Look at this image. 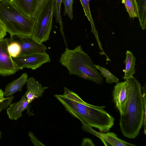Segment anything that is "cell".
Segmentation results:
<instances>
[{
	"label": "cell",
	"mask_w": 146,
	"mask_h": 146,
	"mask_svg": "<svg viewBox=\"0 0 146 146\" xmlns=\"http://www.w3.org/2000/svg\"><path fill=\"white\" fill-rule=\"evenodd\" d=\"M127 81V98L123 114L120 115V131L125 137L134 139L143 125L146 134V115L144 110L141 84L133 77Z\"/></svg>",
	"instance_id": "1"
},
{
	"label": "cell",
	"mask_w": 146,
	"mask_h": 146,
	"mask_svg": "<svg viewBox=\"0 0 146 146\" xmlns=\"http://www.w3.org/2000/svg\"><path fill=\"white\" fill-rule=\"evenodd\" d=\"M80 45L72 50L67 48L61 54L60 63L65 67L70 75L74 74L98 84L102 83L103 78L92 59Z\"/></svg>",
	"instance_id": "2"
},
{
	"label": "cell",
	"mask_w": 146,
	"mask_h": 146,
	"mask_svg": "<svg viewBox=\"0 0 146 146\" xmlns=\"http://www.w3.org/2000/svg\"><path fill=\"white\" fill-rule=\"evenodd\" d=\"M0 20L10 37L15 35L31 36L35 20L19 10L10 0L0 1Z\"/></svg>",
	"instance_id": "3"
},
{
	"label": "cell",
	"mask_w": 146,
	"mask_h": 146,
	"mask_svg": "<svg viewBox=\"0 0 146 146\" xmlns=\"http://www.w3.org/2000/svg\"><path fill=\"white\" fill-rule=\"evenodd\" d=\"M59 96L62 99L60 102L66 110L73 116L79 119L91 127L98 129L104 132H108L114 124L115 119L104 108V106L94 105L88 110L77 108L66 98Z\"/></svg>",
	"instance_id": "4"
},
{
	"label": "cell",
	"mask_w": 146,
	"mask_h": 146,
	"mask_svg": "<svg viewBox=\"0 0 146 146\" xmlns=\"http://www.w3.org/2000/svg\"><path fill=\"white\" fill-rule=\"evenodd\" d=\"M54 0H49L35 22L32 37L40 43L48 40L52 27Z\"/></svg>",
	"instance_id": "5"
},
{
	"label": "cell",
	"mask_w": 146,
	"mask_h": 146,
	"mask_svg": "<svg viewBox=\"0 0 146 146\" xmlns=\"http://www.w3.org/2000/svg\"><path fill=\"white\" fill-rule=\"evenodd\" d=\"M9 39L0 40V75L6 76L15 73L19 70L8 50Z\"/></svg>",
	"instance_id": "6"
},
{
	"label": "cell",
	"mask_w": 146,
	"mask_h": 146,
	"mask_svg": "<svg viewBox=\"0 0 146 146\" xmlns=\"http://www.w3.org/2000/svg\"><path fill=\"white\" fill-rule=\"evenodd\" d=\"M19 70L24 68L35 70L44 64L51 62L49 55L46 52L44 53L34 54L29 55L19 56L12 57Z\"/></svg>",
	"instance_id": "7"
},
{
	"label": "cell",
	"mask_w": 146,
	"mask_h": 146,
	"mask_svg": "<svg viewBox=\"0 0 146 146\" xmlns=\"http://www.w3.org/2000/svg\"><path fill=\"white\" fill-rule=\"evenodd\" d=\"M9 40L16 41L20 45L21 51L19 56L44 53L47 49L42 43H39L31 36L15 35L10 37Z\"/></svg>",
	"instance_id": "8"
},
{
	"label": "cell",
	"mask_w": 146,
	"mask_h": 146,
	"mask_svg": "<svg viewBox=\"0 0 146 146\" xmlns=\"http://www.w3.org/2000/svg\"><path fill=\"white\" fill-rule=\"evenodd\" d=\"M83 130L99 137L105 145L113 146H136V145L128 143L118 138L117 135L112 132L106 133H100L93 129L86 124L82 125Z\"/></svg>",
	"instance_id": "9"
},
{
	"label": "cell",
	"mask_w": 146,
	"mask_h": 146,
	"mask_svg": "<svg viewBox=\"0 0 146 146\" xmlns=\"http://www.w3.org/2000/svg\"><path fill=\"white\" fill-rule=\"evenodd\" d=\"M7 109V113L9 118L12 120H17L22 116V112L27 110L28 115H33V111H30V104L27 101L25 93L21 99L16 102L10 104Z\"/></svg>",
	"instance_id": "10"
},
{
	"label": "cell",
	"mask_w": 146,
	"mask_h": 146,
	"mask_svg": "<svg viewBox=\"0 0 146 146\" xmlns=\"http://www.w3.org/2000/svg\"><path fill=\"white\" fill-rule=\"evenodd\" d=\"M127 81L117 82L114 87L112 92L113 100L115 106L120 115L123 112L127 98Z\"/></svg>",
	"instance_id": "11"
},
{
	"label": "cell",
	"mask_w": 146,
	"mask_h": 146,
	"mask_svg": "<svg viewBox=\"0 0 146 146\" xmlns=\"http://www.w3.org/2000/svg\"><path fill=\"white\" fill-rule=\"evenodd\" d=\"M26 84L27 90L25 94L30 104L35 99L42 97L45 90L48 88V87L42 86L33 77L28 79Z\"/></svg>",
	"instance_id": "12"
},
{
	"label": "cell",
	"mask_w": 146,
	"mask_h": 146,
	"mask_svg": "<svg viewBox=\"0 0 146 146\" xmlns=\"http://www.w3.org/2000/svg\"><path fill=\"white\" fill-rule=\"evenodd\" d=\"M28 78L27 73H24L18 78L7 84L3 92L4 96H10L18 91H21L23 87L26 83Z\"/></svg>",
	"instance_id": "13"
},
{
	"label": "cell",
	"mask_w": 146,
	"mask_h": 146,
	"mask_svg": "<svg viewBox=\"0 0 146 146\" xmlns=\"http://www.w3.org/2000/svg\"><path fill=\"white\" fill-rule=\"evenodd\" d=\"M126 58L123 61L125 64V69L123 71L125 73L123 79L125 80L132 78L135 74V66L136 58L131 51L127 50L126 52Z\"/></svg>",
	"instance_id": "14"
},
{
	"label": "cell",
	"mask_w": 146,
	"mask_h": 146,
	"mask_svg": "<svg viewBox=\"0 0 146 146\" xmlns=\"http://www.w3.org/2000/svg\"><path fill=\"white\" fill-rule=\"evenodd\" d=\"M20 11L27 16L32 17L36 0H10Z\"/></svg>",
	"instance_id": "15"
},
{
	"label": "cell",
	"mask_w": 146,
	"mask_h": 146,
	"mask_svg": "<svg viewBox=\"0 0 146 146\" xmlns=\"http://www.w3.org/2000/svg\"><path fill=\"white\" fill-rule=\"evenodd\" d=\"M137 8L138 17L142 30L146 29V0H135Z\"/></svg>",
	"instance_id": "16"
},
{
	"label": "cell",
	"mask_w": 146,
	"mask_h": 146,
	"mask_svg": "<svg viewBox=\"0 0 146 146\" xmlns=\"http://www.w3.org/2000/svg\"><path fill=\"white\" fill-rule=\"evenodd\" d=\"M62 0H54V11L56 22L58 23L60 26V30L62 35L66 47L67 46V42L65 39L63 32V22L61 14V6Z\"/></svg>",
	"instance_id": "17"
},
{
	"label": "cell",
	"mask_w": 146,
	"mask_h": 146,
	"mask_svg": "<svg viewBox=\"0 0 146 146\" xmlns=\"http://www.w3.org/2000/svg\"><path fill=\"white\" fill-rule=\"evenodd\" d=\"M130 17H137L138 10L135 0H122Z\"/></svg>",
	"instance_id": "18"
},
{
	"label": "cell",
	"mask_w": 146,
	"mask_h": 146,
	"mask_svg": "<svg viewBox=\"0 0 146 146\" xmlns=\"http://www.w3.org/2000/svg\"><path fill=\"white\" fill-rule=\"evenodd\" d=\"M97 69L101 72V74L106 78L107 83L111 84L113 83H117L119 81L118 78L113 75L108 70L105 68L102 67L99 65H95Z\"/></svg>",
	"instance_id": "19"
},
{
	"label": "cell",
	"mask_w": 146,
	"mask_h": 146,
	"mask_svg": "<svg viewBox=\"0 0 146 146\" xmlns=\"http://www.w3.org/2000/svg\"><path fill=\"white\" fill-rule=\"evenodd\" d=\"M49 0H36L32 17L35 20L42 12Z\"/></svg>",
	"instance_id": "20"
},
{
	"label": "cell",
	"mask_w": 146,
	"mask_h": 146,
	"mask_svg": "<svg viewBox=\"0 0 146 146\" xmlns=\"http://www.w3.org/2000/svg\"><path fill=\"white\" fill-rule=\"evenodd\" d=\"M85 13L88 20L90 22L92 31H95L93 20L92 19L90 8L89 3L91 0H80Z\"/></svg>",
	"instance_id": "21"
},
{
	"label": "cell",
	"mask_w": 146,
	"mask_h": 146,
	"mask_svg": "<svg viewBox=\"0 0 146 146\" xmlns=\"http://www.w3.org/2000/svg\"><path fill=\"white\" fill-rule=\"evenodd\" d=\"M64 92L63 95H60L61 96L69 100L80 103H84L85 102L76 93L64 87Z\"/></svg>",
	"instance_id": "22"
},
{
	"label": "cell",
	"mask_w": 146,
	"mask_h": 146,
	"mask_svg": "<svg viewBox=\"0 0 146 146\" xmlns=\"http://www.w3.org/2000/svg\"><path fill=\"white\" fill-rule=\"evenodd\" d=\"M8 50L12 57H16L19 55L21 47L17 42L15 41H9Z\"/></svg>",
	"instance_id": "23"
},
{
	"label": "cell",
	"mask_w": 146,
	"mask_h": 146,
	"mask_svg": "<svg viewBox=\"0 0 146 146\" xmlns=\"http://www.w3.org/2000/svg\"><path fill=\"white\" fill-rule=\"evenodd\" d=\"M62 2L64 7V15H67L70 19L72 20L73 17V5L74 0H62Z\"/></svg>",
	"instance_id": "24"
},
{
	"label": "cell",
	"mask_w": 146,
	"mask_h": 146,
	"mask_svg": "<svg viewBox=\"0 0 146 146\" xmlns=\"http://www.w3.org/2000/svg\"><path fill=\"white\" fill-rule=\"evenodd\" d=\"M13 96H10V98L7 100L4 101L0 103V113L4 110H5L11 104L14 98ZM2 132L0 130V139L1 138Z\"/></svg>",
	"instance_id": "25"
},
{
	"label": "cell",
	"mask_w": 146,
	"mask_h": 146,
	"mask_svg": "<svg viewBox=\"0 0 146 146\" xmlns=\"http://www.w3.org/2000/svg\"><path fill=\"white\" fill-rule=\"evenodd\" d=\"M28 133L29 136L31 138V141L35 146H45L36 138L32 132L29 131L28 132Z\"/></svg>",
	"instance_id": "26"
},
{
	"label": "cell",
	"mask_w": 146,
	"mask_h": 146,
	"mask_svg": "<svg viewBox=\"0 0 146 146\" xmlns=\"http://www.w3.org/2000/svg\"><path fill=\"white\" fill-rule=\"evenodd\" d=\"M7 32L5 26L0 20V40L4 38L7 35Z\"/></svg>",
	"instance_id": "27"
},
{
	"label": "cell",
	"mask_w": 146,
	"mask_h": 146,
	"mask_svg": "<svg viewBox=\"0 0 146 146\" xmlns=\"http://www.w3.org/2000/svg\"><path fill=\"white\" fill-rule=\"evenodd\" d=\"M81 146H94L92 140L88 138H84L82 140Z\"/></svg>",
	"instance_id": "28"
},
{
	"label": "cell",
	"mask_w": 146,
	"mask_h": 146,
	"mask_svg": "<svg viewBox=\"0 0 146 146\" xmlns=\"http://www.w3.org/2000/svg\"><path fill=\"white\" fill-rule=\"evenodd\" d=\"M10 96L5 98L3 92L0 89V103L4 101L9 99Z\"/></svg>",
	"instance_id": "29"
},
{
	"label": "cell",
	"mask_w": 146,
	"mask_h": 146,
	"mask_svg": "<svg viewBox=\"0 0 146 146\" xmlns=\"http://www.w3.org/2000/svg\"><path fill=\"white\" fill-rule=\"evenodd\" d=\"M3 0H0V1H3Z\"/></svg>",
	"instance_id": "30"
}]
</instances>
